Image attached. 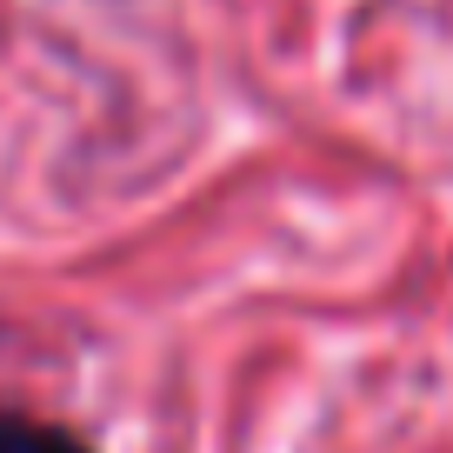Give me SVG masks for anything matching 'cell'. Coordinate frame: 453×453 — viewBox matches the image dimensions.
<instances>
[{"instance_id": "obj_1", "label": "cell", "mask_w": 453, "mask_h": 453, "mask_svg": "<svg viewBox=\"0 0 453 453\" xmlns=\"http://www.w3.org/2000/svg\"><path fill=\"white\" fill-rule=\"evenodd\" d=\"M0 453H94L87 440H73L67 426L47 420H20V413H0Z\"/></svg>"}]
</instances>
